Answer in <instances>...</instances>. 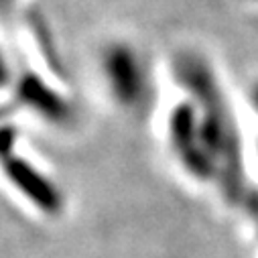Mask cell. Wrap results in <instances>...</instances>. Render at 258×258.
Returning a JSON list of instances; mask_svg holds the SVG:
<instances>
[{
	"label": "cell",
	"mask_w": 258,
	"mask_h": 258,
	"mask_svg": "<svg viewBox=\"0 0 258 258\" xmlns=\"http://www.w3.org/2000/svg\"><path fill=\"white\" fill-rule=\"evenodd\" d=\"M252 3H256V5H258V0H252Z\"/></svg>",
	"instance_id": "obj_1"
}]
</instances>
